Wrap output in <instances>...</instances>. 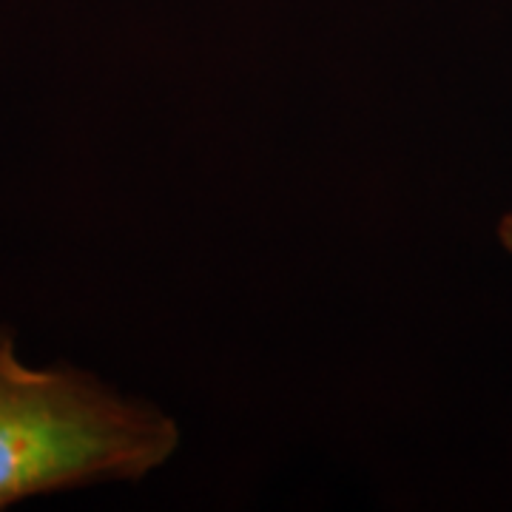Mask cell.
I'll list each match as a JSON object with an SVG mask.
<instances>
[{"label": "cell", "mask_w": 512, "mask_h": 512, "mask_svg": "<svg viewBox=\"0 0 512 512\" xmlns=\"http://www.w3.org/2000/svg\"><path fill=\"white\" fill-rule=\"evenodd\" d=\"M180 447L160 407L128 399L89 370L32 367L0 328V510L35 495L140 481Z\"/></svg>", "instance_id": "6da1fadb"}, {"label": "cell", "mask_w": 512, "mask_h": 512, "mask_svg": "<svg viewBox=\"0 0 512 512\" xmlns=\"http://www.w3.org/2000/svg\"><path fill=\"white\" fill-rule=\"evenodd\" d=\"M498 242H501V248L507 251V254L512 256V208L501 217V222H498Z\"/></svg>", "instance_id": "7a4b0ae2"}]
</instances>
